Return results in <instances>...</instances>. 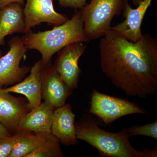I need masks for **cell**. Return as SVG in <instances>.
<instances>
[{
  "label": "cell",
  "instance_id": "cell-6",
  "mask_svg": "<svg viewBox=\"0 0 157 157\" xmlns=\"http://www.w3.org/2000/svg\"><path fill=\"white\" fill-rule=\"evenodd\" d=\"M8 44L9 51L0 57V89L20 82L31 69L28 66H20L21 61L28 50L22 38L13 37Z\"/></svg>",
  "mask_w": 157,
  "mask_h": 157
},
{
  "label": "cell",
  "instance_id": "cell-13",
  "mask_svg": "<svg viewBox=\"0 0 157 157\" xmlns=\"http://www.w3.org/2000/svg\"><path fill=\"white\" fill-rule=\"evenodd\" d=\"M75 119V114L70 104H65L54 109L51 128V134L63 145L69 146L78 143Z\"/></svg>",
  "mask_w": 157,
  "mask_h": 157
},
{
  "label": "cell",
  "instance_id": "cell-19",
  "mask_svg": "<svg viewBox=\"0 0 157 157\" xmlns=\"http://www.w3.org/2000/svg\"><path fill=\"white\" fill-rule=\"evenodd\" d=\"M17 134L0 137V157H9L16 141Z\"/></svg>",
  "mask_w": 157,
  "mask_h": 157
},
{
  "label": "cell",
  "instance_id": "cell-18",
  "mask_svg": "<svg viewBox=\"0 0 157 157\" xmlns=\"http://www.w3.org/2000/svg\"><path fill=\"white\" fill-rule=\"evenodd\" d=\"M130 136L143 135L157 140V121L143 126H137L130 128L128 131Z\"/></svg>",
  "mask_w": 157,
  "mask_h": 157
},
{
  "label": "cell",
  "instance_id": "cell-22",
  "mask_svg": "<svg viewBox=\"0 0 157 157\" xmlns=\"http://www.w3.org/2000/svg\"><path fill=\"white\" fill-rule=\"evenodd\" d=\"M12 135L9 130L0 123V137H8Z\"/></svg>",
  "mask_w": 157,
  "mask_h": 157
},
{
  "label": "cell",
  "instance_id": "cell-21",
  "mask_svg": "<svg viewBox=\"0 0 157 157\" xmlns=\"http://www.w3.org/2000/svg\"><path fill=\"white\" fill-rule=\"evenodd\" d=\"M25 0H0V9L12 3H19L23 6L25 4Z\"/></svg>",
  "mask_w": 157,
  "mask_h": 157
},
{
  "label": "cell",
  "instance_id": "cell-17",
  "mask_svg": "<svg viewBox=\"0 0 157 157\" xmlns=\"http://www.w3.org/2000/svg\"><path fill=\"white\" fill-rule=\"evenodd\" d=\"M60 142L51 134L42 145L28 155L26 157H61L63 154L61 149Z\"/></svg>",
  "mask_w": 157,
  "mask_h": 157
},
{
  "label": "cell",
  "instance_id": "cell-14",
  "mask_svg": "<svg viewBox=\"0 0 157 157\" xmlns=\"http://www.w3.org/2000/svg\"><path fill=\"white\" fill-rule=\"evenodd\" d=\"M54 109L45 101L41 103L21 119L18 125L19 132L45 135L51 134V128Z\"/></svg>",
  "mask_w": 157,
  "mask_h": 157
},
{
  "label": "cell",
  "instance_id": "cell-12",
  "mask_svg": "<svg viewBox=\"0 0 157 157\" xmlns=\"http://www.w3.org/2000/svg\"><path fill=\"white\" fill-rule=\"evenodd\" d=\"M41 60L38 61L31 67L30 73L28 77L14 86L6 88L0 89V92L14 93L25 96L30 110L40 105L42 101Z\"/></svg>",
  "mask_w": 157,
  "mask_h": 157
},
{
  "label": "cell",
  "instance_id": "cell-1",
  "mask_svg": "<svg viewBox=\"0 0 157 157\" xmlns=\"http://www.w3.org/2000/svg\"><path fill=\"white\" fill-rule=\"evenodd\" d=\"M101 67L127 96L145 98L157 92V40L148 34L132 42L110 29L99 45Z\"/></svg>",
  "mask_w": 157,
  "mask_h": 157
},
{
  "label": "cell",
  "instance_id": "cell-20",
  "mask_svg": "<svg viewBox=\"0 0 157 157\" xmlns=\"http://www.w3.org/2000/svg\"><path fill=\"white\" fill-rule=\"evenodd\" d=\"M62 7L71 9H82L86 5L87 0H57Z\"/></svg>",
  "mask_w": 157,
  "mask_h": 157
},
{
  "label": "cell",
  "instance_id": "cell-9",
  "mask_svg": "<svg viewBox=\"0 0 157 157\" xmlns=\"http://www.w3.org/2000/svg\"><path fill=\"white\" fill-rule=\"evenodd\" d=\"M41 81L42 97L44 101L54 109L64 105L72 90L62 79L50 63L42 67Z\"/></svg>",
  "mask_w": 157,
  "mask_h": 157
},
{
  "label": "cell",
  "instance_id": "cell-15",
  "mask_svg": "<svg viewBox=\"0 0 157 157\" xmlns=\"http://www.w3.org/2000/svg\"><path fill=\"white\" fill-rule=\"evenodd\" d=\"M22 6L14 3L0 9V46L5 45V38L8 35L25 34Z\"/></svg>",
  "mask_w": 157,
  "mask_h": 157
},
{
  "label": "cell",
  "instance_id": "cell-23",
  "mask_svg": "<svg viewBox=\"0 0 157 157\" xmlns=\"http://www.w3.org/2000/svg\"><path fill=\"white\" fill-rule=\"evenodd\" d=\"M3 53L2 52V51L1 50H0V57L2 56Z\"/></svg>",
  "mask_w": 157,
  "mask_h": 157
},
{
  "label": "cell",
  "instance_id": "cell-8",
  "mask_svg": "<svg viewBox=\"0 0 157 157\" xmlns=\"http://www.w3.org/2000/svg\"><path fill=\"white\" fill-rule=\"evenodd\" d=\"M23 8L25 33L42 23L52 25L63 24L69 17L55 10L52 0H25Z\"/></svg>",
  "mask_w": 157,
  "mask_h": 157
},
{
  "label": "cell",
  "instance_id": "cell-4",
  "mask_svg": "<svg viewBox=\"0 0 157 157\" xmlns=\"http://www.w3.org/2000/svg\"><path fill=\"white\" fill-rule=\"evenodd\" d=\"M128 0H91L81 9L84 30L89 40L104 36L111 28L116 15L122 12Z\"/></svg>",
  "mask_w": 157,
  "mask_h": 157
},
{
  "label": "cell",
  "instance_id": "cell-7",
  "mask_svg": "<svg viewBox=\"0 0 157 157\" xmlns=\"http://www.w3.org/2000/svg\"><path fill=\"white\" fill-rule=\"evenodd\" d=\"M86 48L82 42H74L65 46L58 52L53 65L61 78L72 91L78 87L81 72L78 61Z\"/></svg>",
  "mask_w": 157,
  "mask_h": 157
},
{
  "label": "cell",
  "instance_id": "cell-10",
  "mask_svg": "<svg viewBox=\"0 0 157 157\" xmlns=\"http://www.w3.org/2000/svg\"><path fill=\"white\" fill-rule=\"evenodd\" d=\"M152 0H133L137 6L132 9L128 2L125 5L123 12L125 19L122 22L111 27V29L122 35L132 42H136L142 37L141 25L147 10L151 5Z\"/></svg>",
  "mask_w": 157,
  "mask_h": 157
},
{
  "label": "cell",
  "instance_id": "cell-11",
  "mask_svg": "<svg viewBox=\"0 0 157 157\" xmlns=\"http://www.w3.org/2000/svg\"><path fill=\"white\" fill-rule=\"evenodd\" d=\"M29 111L27 100L14 97L11 93L0 92V123L11 135L19 132L20 121Z\"/></svg>",
  "mask_w": 157,
  "mask_h": 157
},
{
  "label": "cell",
  "instance_id": "cell-16",
  "mask_svg": "<svg viewBox=\"0 0 157 157\" xmlns=\"http://www.w3.org/2000/svg\"><path fill=\"white\" fill-rule=\"evenodd\" d=\"M17 134L16 142L9 157H26L42 145L50 135L24 132Z\"/></svg>",
  "mask_w": 157,
  "mask_h": 157
},
{
  "label": "cell",
  "instance_id": "cell-5",
  "mask_svg": "<svg viewBox=\"0 0 157 157\" xmlns=\"http://www.w3.org/2000/svg\"><path fill=\"white\" fill-rule=\"evenodd\" d=\"M89 112L98 117L105 125L118 119L133 114H148L145 109L134 102L93 91Z\"/></svg>",
  "mask_w": 157,
  "mask_h": 157
},
{
  "label": "cell",
  "instance_id": "cell-3",
  "mask_svg": "<svg viewBox=\"0 0 157 157\" xmlns=\"http://www.w3.org/2000/svg\"><path fill=\"white\" fill-rule=\"evenodd\" d=\"M28 49L36 50L42 56V67L50 63L52 57L65 46L76 42L89 41L84 30V24L80 11L70 19L50 30L34 33L32 31L22 37Z\"/></svg>",
  "mask_w": 157,
  "mask_h": 157
},
{
  "label": "cell",
  "instance_id": "cell-2",
  "mask_svg": "<svg viewBox=\"0 0 157 157\" xmlns=\"http://www.w3.org/2000/svg\"><path fill=\"white\" fill-rule=\"evenodd\" d=\"M77 139L97 149L100 155L107 157H155L157 151H137L129 141L131 137L125 128L118 133L107 132L99 128L96 121L88 116L75 124Z\"/></svg>",
  "mask_w": 157,
  "mask_h": 157
}]
</instances>
